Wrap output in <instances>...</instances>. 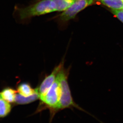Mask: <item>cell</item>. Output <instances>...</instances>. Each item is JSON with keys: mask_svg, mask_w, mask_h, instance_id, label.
<instances>
[{"mask_svg": "<svg viewBox=\"0 0 123 123\" xmlns=\"http://www.w3.org/2000/svg\"><path fill=\"white\" fill-rule=\"evenodd\" d=\"M76 0H40L26 7L15 6V11L21 20L52 12H63Z\"/></svg>", "mask_w": 123, "mask_h": 123, "instance_id": "cell-1", "label": "cell"}, {"mask_svg": "<svg viewBox=\"0 0 123 123\" xmlns=\"http://www.w3.org/2000/svg\"><path fill=\"white\" fill-rule=\"evenodd\" d=\"M60 96L59 83L56 76L55 82L47 93L44 96L39 97L40 103L37 110L38 111L47 108L50 110L52 117L54 116L55 113L58 111Z\"/></svg>", "mask_w": 123, "mask_h": 123, "instance_id": "cell-2", "label": "cell"}, {"mask_svg": "<svg viewBox=\"0 0 123 123\" xmlns=\"http://www.w3.org/2000/svg\"><path fill=\"white\" fill-rule=\"evenodd\" d=\"M57 78L59 81L61 90L58 111L73 107L84 111L74 101L68 82L67 74L64 70L63 66L58 72Z\"/></svg>", "mask_w": 123, "mask_h": 123, "instance_id": "cell-3", "label": "cell"}, {"mask_svg": "<svg viewBox=\"0 0 123 123\" xmlns=\"http://www.w3.org/2000/svg\"><path fill=\"white\" fill-rule=\"evenodd\" d=\"M96 0H76L59 15L60 20L67 22L74 18L79 12L94 4Z\"/></svg>", "mask_w": 123, "mask_h": 123, "instance_id": "cell-4", "label": "cell"}, {"mask_svg": "<svg viewBox=\"0 0 123 123\" xmlns=\"http://www.w3.org/2000/svg\"><path fill=\"white\" fill-rule=\"evenodd\" d=\"M62 66L63 64L61 63L55 67L50 74L45 78L39 87L35 89L39 95V97L44 96L47 93L55 82L57 74Z\"/></svg>", "mask_w": 123, "mask_h": 123, "instance_id": "cell-5", "label": "cell"}, {"mask_svg": "<svg viewBox=\"0 0 123 123\" xmlns=\"http://www.w3.org/2000/svg\"><path fill=\"white\" fill-rule=\"evenodd\" d=\"M35 92L31 96L25 97L20 94H17L16 96L15 102L18 104H27L34 102L39 99V96L35 90Z\"/></svg>", "mask_w": 123, "mask_h": 123, "instance_id": "cell-6", "label": "cell"}, {"mask_svg": "<svg viewBox=\"0 0 123 123\" xmlns=\"http://www.w3.org/2000/svg\"><path fill=\"white\" fill-rule=\"evenodd\" d=\"M111 10H119L122 9L123 6L122 0H96Z\"/></svg>", "mask_w": 123, "mask_h": 123, "instance_id": "cell-7", "label": "cell"}, {"mask_svg": "<svg viewBox=\"0 0 123 123\" xmlns=\"http://www.w3.org/2000/svg\"><path fill=\"white\" fill-rule=\"evenodd\" d=\"M17 91L11 88H6L0 93L1 98L9 103L15 102Z\"/></svg>", "mask_w": 123, "mask_h": 123, "instance_id": "cell-8", "label": "cell"}, {"mask_svg": "<svg viewBox=\"0 0 123 123\" xmlns=\"http://www.w3.org/2000/svg\"><path fill=\"white\" fill-rule=\"evenodd\" d=\"M17 92L22 96L28 97L31 96L35 92V89L32 88L30 84L27 83H22L17 88Z\"/></svg>", "mask_w": 123, "mask_h": 123, "instance_id": "cell-9", "label": "cell"}, {"mask_svg": "<svg viewBox=\"0 0 123 123\" xmlns=\"http://www.w3.org/2000/svg\"><path fill=\"white\" fill-rule=\"evenodd\" d=\"M11 110V105L9 103L0 97V117L6 116Z\"/></svg>", "mask_w": 123, "mask_h": 123, "instance_id": "cell-10", "label": "cell"}, {"mask_svg": "<svg viewBox=\"0 0 123 123\" xmlns=\"http://www.w3.org/2000/svg\"><path fill=\"white\" fill-rule=\"evenodd\" d=\"M111 11L115 16L123 23V11L122 10H111Z\"/></svg>", "mask_w": 123, "mask_h": 123, "instance_id": "cell-11", "label": "cell"}, {"mask_svg": "<svg viewBox=\"0 0 123 123\" xmlns=\"http://www.w3.org/2000/svg\"><path fill=\"white\" fill-rule=\"evenodd\" d=\"M122 11H123V7H122Z\"/></svg>", "mask_w": 123, "mask_h": 123, "instance_id": "cell-12", "label": "cell"}, {"mask_svg": "<svg viewBox=\"0 0 123 123\" xmlns=\"http://www.w3.org/2000/svg\"></svg>", "mask_w": 123, "mask_h": 123, "instance_id": "cell-13", "label": "cell"}, {"mask_svg": "<svg viewBox=\"0 0 123 123\" xmlns=\"http://www.w3.org/2000/svg\"></svg>", "mask_w": 123, "mask_h": 123, "instance_id": "cell-14", "label": "cell"}]
</instances>
